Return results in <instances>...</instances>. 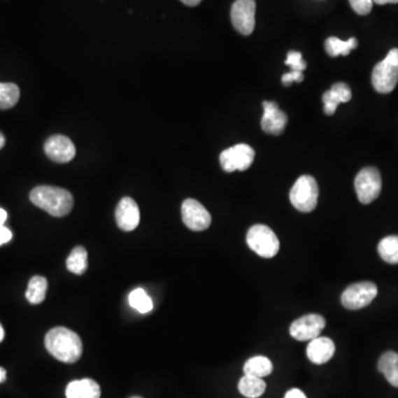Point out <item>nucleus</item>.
Masks as SVG:
<instances>
[{
    "label": "nucleus",
    "mask_w": 398,
    "mask_h": 398,
    "mask_svg": "<svg viewBox=\"0 0 398 398\" xmlns=\"http://www.w3.org/2000/svg\"><path fill=\"white\" fill-rule=\"evenodd\" d=\"M45 346L55 359L70 364L79 361L83 351L79 335L64 327L49 331L45 335Z\"/></svg>",
    "instance_id": "f257e3e1"
},
{
    "label": "nucleus",
    "mask_w": 398,
    "mask_h": 398,
    "mask_svg": "<svg viewBox=\"0 0 398 398\" xmlns=\"http://www.w3.org/2000/svg\"><path fill=\"white\" fill-rule=\"evenodd\" d=\"M30 201L53 217H64L73 208V197L64 188L55 186H37L30 193Z\"/></svg>",
    "instance_id": "f03ea898"
},
{
    "label": "nucleus",
    "mask_w": 398,
    "mask_h": 398,
    "mask_svg": "<svg viewBox=\"0 0 398 398\" xmlns=\"http://www.w3.org/2000/svg\"><path fill=\"white\" fill-rule=\"evenodd\" d=\"M398 82V49H392L384 60L375 66L372 83L377 92L388 94L392 92Z\"/></svg>",
    "instance_id": "7ed1b4c3"
},
{
    "label": "nucleus",
    "mask_w": 398,
    "mask_h": 398,
    "mask_svg": "<svg viewBox=\"0 0 398 398\" xmlns=\"http://www.w3.org/2000/svg\"><path fill=\"white\" fill-rule=\"evenodd\" d=\"M319 186L310 175L299 177L290 190V201L298 211L310 213L318 205Z\"/></svg>",
    "instance_id": "20e7f679"
},
{
    "label": "nucleus",
    "mask_w": 398,
    "mask_h": 398,
    "mask_svg": "<svg viewBox=\"0 0 398 398\" xmlns=\"http://www.w3.org/2000/svg\"><path fill=\"white\" fill-rule=\"evenodd\" d=\"M247 245L262 258H273L280 248L277 235L266 225H255L248 230Z\"/></svg>",
    "instance_id": "39448f33"
},
{
    "label": "nucleus",
    "mask_w": 398,
    "mask_h": 398,
    "mask_svg": "<svg viewBox=\"0 0 398 398\" xmlns=\"http://www.w3.org/2000/svg\"><path fill=\"white\" fill-rule=\"evenodd\" d=\"M354 186L362 204L367 205L372 203L380 196L382 190V177L380 171L375 167H365L356 176Z\"/></svg>",
    "instance_id": "423d86ee"
},
{
    "label": "nucleus",
    "mask_w": 398,
    "mask_h": 398,
    "mask_svg": "<svg viewBox=\"0 0 398 398\" xmlns=\"http://www.w3.org/2000/svg\"><path fill=\"white\" fill-rule=\"evenodd\" d=\"M376 296V285L365 281V283H353L346 287L341 297V302L348 310H360L372 304Z\"/></svg>",
    "instance_id": "0eeeda50"
},
{
    "label": "nucleus",
    "mask_w": 398,
    "mask_h": 398,
    "mask_svg": "<svg viewBox=\"0 0 398 398\" xmlns=\"http://www.w3.org/2000/svg\"><path fill=\"white\" fill-rule=\"evenodd\" d=\"M255 159V150L247 144H238L225 150L219 161L222 169L227 173L235 171H247Z\"/></svg>",
    "instance_id": "6e6552de"
},
{
    "label": "nucleus",
    "mask_w": 398,
    "mask_h": 398,
    "mask_svg": "<svg viewBox=\"0 0 398 398\" xmlns=\"http://www.w3.org/2000/svg\"><path fill=\"white\" fill-rule=\"evenodd\" d=\"M255 0H236L232 8V22L235 29L243 36L253 34L256 24Z\"/></svg>",
    "instance_id": "1a4fd4ad"
},
{
    "label": "nucleus",
    "mask_w": 398,
    "mask_h": 398,
    "mask_svg": "<svg viewBox=\"0 0 398 398\" xmlns=\"http://www.w3.org/2000/svg\"><path fill=\"white\" fill-rule=\"evenodd\" d=\"M325 325L327 322L320 314H306L293 322L290 327V334L298 341H311L319 338Z\"/></svg>",
    "instance_id": "9d476101"
},
{
    "label": "nucleus",
    "mask_w": 398,
    "mask_h": 398,
    "mask_svg": "<svg viewBox=\"0 0 398 398\" xmlns=\"http://www.w3.org/2000/svg\"><path fill=\"white\" fill-rule=\"evenodd\" d=\"M182 218L184 224L193 232H203L211 224L208 211L196 199H186L182 205Z\"/></svg>",
    "instance_id": "9b49d317"
},
{
    "label": "nucleus",
    "mask_w": 398,
    "mask_h": 398,
    "mask_svg": "<svg viewBox=\"0 0 398 398\" xmlns=\"http://www.w3.org/2000/svg\"><path fill=\"white\" fill-rule=\"evenodd\" d=\"M45 152L51 161L68 163L76 156V146L64 135H53L45 141Z\"/></svg>",
    "instance_id": "f8f14e48"
},
{
    "label": "nucleus",
    "mask_w": 398,
    "mask_h": 398,
    "mask_svg": "<svg viewBox=\"0 0 398 398\" xmlns=\"http://www.w3.org/2000/svg\"><path fill=\"white\" fill-rule=\"evenodd\" d=\"M264 115L262 119V127L268 134L279 135L285 131L287 123V116L280 110L277 103L264 101Z\"/></svg>",
    "instance_id": "ddd939ff"
},
{
    "label": "nucleus",
    "mask_w": 398,
    "mask_h": 398,
    "mask_svg": "<svg viewBox=\"0 0 398 398\" xmlns=\"http://www.w3.org/2000/svg\"><path fill=\"white\" fill-rule=\"evenodd\" d=\"M116 222L120 229L132 232L140 224V209L131 197L121 199L115 211Z\"/></svg>",
    "instance_id": "4468645a"
},
{
    "label": "nucleus",
    "mask_w": 398,
    "mask_h": 398,
    "mask_svg": "<svg viewBox=\"0 0 398 398\" xmlns=\"http://www.w3.org/2000/svg\"><path fill=\"white\" fill-rule=\"evenodd\" d=\"M335 353V344L331 339L317 338L310 341L306 355L314 364H325L332 359Z\"/></svg>",
    "instance_id": "2eb2a0df"
},
{
    "label": "nucleus",
    "mask_w": 398,
    "mask_h": 398,
    "mask_svg": "<svg viewBox=\"0 0 398 398\" xmlns=\"http://www.w3.org/2000/svg\"><path fill=\"white\" fill-rule=\"evenodd\" d=\"M66 398H100V385L90 378L73 381L66 386Z\"/></svg>",
    "instance_id": "dca6fc26"
},
{
    "label": "nucleus",
    "mask_w": 398,
    "mask_h": 398,
    "mask_svg": "<svg viewBox=\"0 0 398 398\" xmlns=\"http://www.w3.org/2000/svg\"><path fill=\"white\" fill-rule=\"evenodd\" d=\"M377 369L394 388H398V353L386 352L381 356Z\"/></svg>",
    "instance_id": "f3484780"
},
{
    "label": "nucleus",
    "mask_w": 398,
    "mask_h": 398,
    "mask_svg": "<svg viewBox=\"0 0 398 398\" xmlns=\"http://www.w3.org/2000/svg\"><path fill=\"white\" fill-rule=\"evenodd\" d=\"M266 384L260 377L245 375L238 383V390L247 398H258L264 393Z\"/></svg>",
    "instance_id": "a211bd4d"
},
{
    "label": "nucleus",
    "mask_w": 398,
    "mask_h": 398,
    "mask_svg": "<svg viewBox=\"0 0 398 398\" xmlns=\"http://www.w3.org/2000/svg\"><path fill=\"white\" fill-rule=\"evenodd\" d=\"M273 365L266 356H253L248 361L246 362L243 367V372L245 375H251V376L262 377L268 376L271 374Z\"/></svg>",
    "instance_id": "6ab92c4d"
},
{
    "label": "nucleus",
    "mask_w": 398,
    "mask_h": 398,
    "mask_svg": "<svg viewBox=\"0 0 398 398\" xmlns=\"http://www.w3.org/2000/svg\"><path fill=\"white\" fill-rule=\"evenodd\" d=\"M48 283L45 278L41 276H34L30 279L27 287L26 298L31 304H39L45 299Z\"/></svg>",
    "instance_id": "aec40b11"
},
{
    "label": "nucleus",
    "mask_w": 398,
    "mask_h": 398,
    "mask_svg": "<svg viewBox=\"0 0 398 398\" xmlns=\"http://www.w3.org/2000/svg\"><path fill=\"white\" fill-rule=\"evenodd\" d=\"M357 47L356 38H350L348 41H342L336 37L327 38L325 41V50L331 57L348 56L351 50Z\"/></svg>",
    "instance_id": "412c9836"
},
{
    "label": "nucleus",
    "mask_w": 398,
    "mask_h": 398,
    "mask_svg": "<svg viewBox=\"0 0 398 398\" xmlns=\"http://www.w3.org/2000/svg\"><path fill=\"white\" fill-rule=\"evenodd\" d=\"M378 253L384 262L390 264H398V236L383 238L378 243Z\"/></svg>",
    "instance_id": "4be33fe9"
},
{
    "label": "nucleus",
    "mask_w": 398,
    "mask_h": 398,
    "mask_svg": "<svg viewBox=\"0 0 398 398\" xmlns=\"http://www.w3.org/2000/svg\"><path fill=\"white\" fill-rule=\"evenodd\" d=\"M66 268L74 274H83L87 269V253L83 247H76L66 259Z\"/></svg>",
    "instance_id": "5701e85b"
},
{
    "label": "nucleus",
    "mask_w": 398,
    "mask_h": 398,
    "mask_svg": "<svg viewBox=\"0 0 398 398\" xmlns=\"http://www.w3.org/2000/svg\"><path fill=\"white\" fill-rule=\"evenodd\" d=\"M20 98V90L15 83L0 82V110H8L16 106Z\"/></svg>",
    "instance_id": "b1692460"
},
{
    "label": "nucleus",
    "mask_w": 398,
    "mask_h": 398,
    "mask_svg": "<svg viewBox=\"0 0 398 398\" xmlns=\"http://www.w3.org/2000/svg\"><path fill=\"white\" fill-rule=\"evenodd\" d=\"M129 306L134 308L140 313H148L153 308V301L146 294L145 291L138 287L135 289L129 296Z\"/></svg>",
    "instance_id": "393cba45"
},
{
    "label": "nucleus",
    "mask_w": 398,
    "mask_h": 398,
    "mask_svg": "<svg viewBox=\"0 0 398 398\" xmlns=\"http://www.w3.org/2000/svg\"><path fill=\"white\" fill-rule=\"evenodd\" d=\"M285 64L291 66L292 71L304 72V70H306V62L302 59L301 52H298V51H290V52L287 53Z\"/></svg>",
    "instance_id": "a878e982"
},
{
    "label": "nucleus",
    "mask_w": 398,
    "mask_h": 398,
    "mask_svg": "<svg viewBox=\"0 0 398 398\" xmlns=\"http://www.w3.org/2000/svg\"><path fill=\"white\" fill-rule=\"evenodd\" d=\"M322 101H323V104H325V113L327 114V115H333L334 112L336 111L339 104L341 103L338 97L331 90L327 91V92L323 94Z\"/></svg>",
    "instance_id": "bb28decb"
},
{
    "label": "nucleus",
    "mask_w": 398,
    "mask_h": 398,
    "mask_svg": "<svg viewBox=\"0 0 398 398\" xmlns=\"http://www.w3.org/2000/svg\"><path fill=\"white\" fill-rule=\"evenodd\" d=\"M331 91L338 97L341 103L348 102V101L352 99L351 89H350V87H348L346 83H343V82L335 83V85L331 87Z\"/></svg>",
    "instance_id": "cd10ccee"
},
{
    "label": "nucleus",
    "mask_w": 398,
    "mask_h": 398,
    "mask_svg": "<svg viewBox=\"0 0 398 398\" xmlns=\"http://www.w3.org/2000/svg\"><path fill=\"white\" fill-rule=\"evenodd\" d=\"M351 3L352 9L361 16L369 15L373 8V0H348Z\"/></svg>",
    "instance_id": "c85d7f7f"
},
{
    "label": "nucleus",
    "mask_w": 398,
    "mask_h": 398,
    "mask_svg": "<svg viewBox=\"0 0 398 398\" xmlns=\"http://www.w3.org/2000/svg\"><path fill=\"white\" fill-rule=\"evenodd\" d=\"M304 73L301 71H292L287 72L283 77V83L285 87H289V85H292L294 82H302L304 81Z\"/></svg>",
    "instance_id": "c756f323"
},
{
    "label": "nucleus",
    "mask_w": 398,
    "mask_h": 398,
    "mask_svg": "<svg viewBox=\"0 0 398 398\" xmlns=\"http://www.w3.org/2000/svg\"><path fill=\"white\" fill-rule=\"evenodd\" d=\"M11 238H13V234H11L10 230L8 228H6L5 226H1L0 227V246L9 243Z\"/></svg>",
    "instance_id": "7c9ffc66"
},
{
    "label": "nucleus",
    "mask_w": 398,
    "mask_h": 398,
    "mask_svg": "<svg viewBox=\"0 0 398 398\" xmlns=\"http://www.w3.org/2000/svg\"><path fill=\"white\" fill-rule=\"evenodd\" d=\"M285 398H306V396L302 390H298V388H292V390H287Z\"/></svg>",
    "instance_id": "2f4dec72"
},
{
    "label": "nucleus",
    "mask_w": 398,
    "mask_h": 398,
    "mask_svg": "<svg viewBox=\"0 0 398 398\" xmlns=\"http://www.w3.org/2000/svg\"><path fill=\"white\" fill-rule=\"evenodd\" d=\"M180 1L186 6H190V7H195V6L199 5L203 0H180Z\"/></svg>",
    "instance_id": "473e14b6"
},
{
    "label": "nucleus",
    "mask_w": 398,
    "mask_h": 398,
    "mask_svg": "<svg viewBox=\"0 0 398 398\" xmlns=\"http://www.w3.org/2000/svg\"><path fill=\"white\" fill-rule=\"evenodd\" d=\"M7 217H8V215H7V211H6L5 209L0 208V227H1V226H3L6 220H7Z\"/></svg>",
    "instance_id": "72a5a7b5"
},
{
    "label": "nucleus",
    "mask_w": 398,
    "mask_h": 398,
    "mask_svg": "<svg viewBox=\"0 0 398 398\" xmlns=\"http://www.w3.org/2000/svg\"><path fill=\"white\" fill-rule=\"evenodd\" d=\"M377 5H386V3H397L398 0H373Z\"/></svg>",
    "instance_id": "f704fd0d"
},
{
    "label": "nucleus",
    "mask_w": 398,
    "mask_h": 398,
    "mask_svg": "<svg viewBox=\"0 0 398 398\" xmlns=\"http://www.w3.org/2000/svg\"><path fill=\"white\" fill-rule=\"evenodd\" d=\"M6 378H7V373H6V369L3 367H0V384L5 382Z\"/></svg>",
    "instance_id": "c9c22d12"
},
{
    "label": "nucleus",
    "mask_w": 398,
    "mask_h": 398,
    "mask_svg": "<svg viewBox=\"0 0 398 398\" xmlns=\"http://www.w3.org/2000/svg\"><path fill=\"white\" fill-rule=\"evenodd\" d=\"M5 143H6L5 136H3V133L0 132V150H1V148H3V146H5Z\"/></svg>",
    "instance_id": "e433bc0d"
},
{
    "label": "nucleus",
    "mask_w": 398,
    "mask_h": 398,
    "mask_svg": "<svg viewBox=\"0 0 398 398\" xmlns=\"http://www.w3.org/2000/svg\"><path fill=\"white\" fill-rule=\"evenodd\" d=\"M5 338V331H3V327L0 325V342Z\"/></svg>",
    "instance_id": "4c0bfd02"
},
{
    "label": "nucleus",
    "mask_w": 398,
    "mask_h": 398,
    "mask_svg": "<svg viewBox=\"0 0 398 398\" xmlns=\"http://www.w3.org/2000/svg\"><path fill=\"white\" fill-rule=\"evenodd\" d=\"M131 398H142V397H138V396H134V397H131Z\"/></svg>",
    "instance_id": "58836bf2"
}]
</instances>
